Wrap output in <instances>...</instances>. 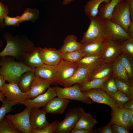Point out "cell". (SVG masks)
Returning a JSON list of instances; mask_svg holds the SVG:
<instances>
[{
	"label": "cell",
	"instance_id": "8d00e7d4",
	"mask_svg": "<svg viewBox=\"0 0 133 133\" xmlns=\"http://www.w3.org/2000/svg\"><path fill=\"white\" fill-rule=\"evenodd\" d=\"M122 53L133 58V38H131L122 41L118 42Z\"/></svg>",
	"mask_w": 133,
	"mask_h": 133
},
{
	"label": "cell",
	"instance_id": "816d5d0a",
	"mask_svg": "<svg viewBox=\"0 0 133 133\" xmlns=\"http://www.w3.org/2000/svg\"><path fill=\"white\" fill-rule=\"evenodd\" d=\"M5 100V98L3 95L2 92L0 91V101L2 103L4 102Z\"/></svg>",
	"mask_w": 133,
	"mask_h": 133
},
{
	"label": "cell",
	"instance_id": "ee69618b",
	"mask_svg": "<svg viewBox=\"0 0 133 133\" xmlns=\"http://www.w3.org/2000/svg\"><path fill=\"white\" fill-rule=\"evenodd\" d=\"M111 126L112 133H129V131L121 125L112 123Z\"/></svg>",
	"mask_w": 133,
	"mask_h": 133
},
{
	"label": "cell",
	"instance_id": "8992f818",
	"mask_svg": "<svg viewBox=\"0 0 133 133\" xmlns=\"http://www.w3.org/2000/svg\"><path fill=\"white\" fill-rule=\"evenodd\" d=\"M131 20L128 2L127 0H123L116 6L110 20L121 26L127 33Z\"/></svg>",
	"mask_w": 133,
	"mask_h": 133
},
{
	"label": "cell",
	"instance_id": "603a6c76",
	"mask_svg": "<svg viewBox=\"0 0 133 133\" xmlns=\"http://www.w3.org/2000/svg\"><path fill=\"white\" fill-rule=\"evenodd\" d=\"M76 63L79 66L85 67L93 71L103 63L101 55H95L83 57Z\"/></svg>",
	"mask_w": 133,
	"mask_h": 133
},
{
	"label": "cell",
	"instance_id": "9c48e42d",
	"mask_svg": "<svg viewBox=\"0 0 133 133\" xmlns=\"http://www.w3.org/2000/svg\"><path fill=\"white\" fill-rule=\"evenodd\" d=\"M2 92L6 99L9 101L22 104L24 101L29 99L26 93L23 92L17 83H5Z\"/></svg>",
	"mask_w": 133,
	"mask_h": 133
},
{
	"label": "cell",
	"instance_id": "30bf717a",
	"mask_svg": "<svg viewBox=\"0 0 133 133\" xmlns=\"http://www.w3.org/2000/svg\"><path fill=\"white\" fill-rule=\"evenodd\" d=\"M57 96L54 89L50 86L46 91L32 99H28L22 104L30 109L40 108L44 106L53 98Z\"/></svg>",
	"mask_w": 133,
	"mask_h": 133
},
{
	"label": "cell",
	"instance_id": "7dc6e473",
	"mask_svg": "<svg viewBox=\"0 0 133 133\" xmlns=\"http://www.w3.org/2000/svg\"><path fill=\"white\" fill-rule=\"evenodd\" d=\"M123 108L133 111V99L128 101L124 104Z\"/></svg>",
	"mask_w": 133,
	"mask_h": 133
},
{
	"label": "cell",
	"instance_id": "52a82bcc",
	"mask_svg": "<svg viewBox=\"0 0 133 133\" xmlns=\"http://www.w3.org/2000/svg\"><path fill=\"white\" fill-rule=\"evenodd\" d=\"M31 109L26 107L23 111L14 115H6L21 133H32V129L30 122L29 116Z\"/></svg>",
	"mask_w": 133,
	"mask_h": 133
},
{
	"label": "cell",
	"instance_id": "3957f363",
	"mask_svg": "<svg viewBox=\"0 0 133 133\" xmlns=\"http://www.w3.org/2000/svg\"><path fill=\"white\" fill-rule=\"evenodd\" d=\"M90 23L83 33L80 42L82 44L100 39H105L106 26L103 19L98 15L90 18Z\"/></svg>",
	"mask_w": 133,
	"mask_h": 133
},
{
	"label": "cell",
	"instance_id": "f6af8a7d",
	"mask_svg": "<svg viewBox=\"0 0 133 133\" xmlns=\"http://www.w3.org/2000/svg\"><path fill=\"white\" fill-rule=\"evenodd\" d=\"M111 125L109 123L103 126L99 127L98 131L100 133H112Z\"/></svg>",
	"mask_w": 133,
	"mask_h": 133
},
{
	"label": "cell",
	"instance_id": "5bb4252c",
	"mask_svg": "<svg viewBox=\"0 0 133 133\" xmlns=\"http://www.w3.org/2000/svg\"><path fill=\"white\" fill-rule=\"evenodd\" d=\"M106 44L101 57L103 63H112L122 53L118 42L106 40Z\"/></svg>",
	"mask_w": 133,
	"mask_h": 133
},
{
	"label": "cell",
	"instance_id": "484cf974",
	"mask_svg": "<svg viewBox=\"0 0 133 133\" xmlns=\"http://www.w3.org/2000/svg\"><path fill=\"white\" fill-rule=\"evenodd\" d=\"M97 122L90 114L84 112L81 115L74 128L91 130Z\"/></svg>",
	"mask_w": 133,
	"mask_h": 133
},
{
	"label": "cell",
	"instance_id": "f35d334b",
	"mask_svg": "<svg viewBox=\"0 0 133 133\" xmlns=\"http://www.w3.org/2000/svg\"><path fill=\"white\" fill-rule=\"evenodd\" d=\"M100 88L108 94L114 93L118 91L114 79L111 76L104 82Z\"/></svg>",
	"mask_w": 133,
	"mask_h": 133
},
{
	"label": "cell",
	"instance_id": "11a10c76",
	"mask_svg": "<svg viewBox=\"0 0 133 133\" xmlns=\"http://www.w3.org/2000/svg\"><path fill=\"white\" fill-rule=\"evenodd\" d=\"M1 60H0V64H1Z\"/></svg>",
	"mask_w": 133,
	"mask_h": 133
},
{
	"label": "cell",
	"instance_id": "f546056e",
	"mask_svg": "<svg viewBox=\"0 0 133 133\" xmlns=\"http://www.w3.org/2000/svg\"><path fill=\"white\" fill-rule=\"evenodd\" d=\"M26 65L34 69L44 64L40 56L39 48L34 49L26 58Z\"/></svg>",
	"mask_w": 133,
	"mask_h": 133
},
{
	"label": "cell",
	"instance_id": "f5cc1de1",
	"mask_svg": "<svg viewBox=\"0 0 133 133\" xmlns=\"http://www.w3.org/2000/svg\"><path fill=\"white\" fill-rule=\"evenodd\" d=\"M128 110L130 113L131 124L132 126L133 127V111Z\"/></svg>",
	"mask_w": 133,
	"mask_h": 133
},
{
	"label": "cell",
	"instance_id": "836d02e7",
	"mask_svg": "<svg viewBox=\"0 0 133 133\" xmlns=\"http://www.w3.org/2000/svg\"><path fill=\"white\" fill-rule=\"evenodd\" d=\"M108 94L116 106L120 108H123L125 103L131 100L126 95L119 91Z\"/></svg>",
	"mask_w": 133,
	"mask_h": 133
},
{
	"label": "cell",
	"instance_id": "d6a6232c",
	"mask_svg": "<svg viewBox=\"0 0 133 133\" xmlns=\"http://www.w3.org/2000/svg\"><path fill=\"white\" fill-rule=\"evenodd\" d=\"M114 79L118 91L126 95L131 99H133V85L127 82Z\"/></svg>",
	"mask_w": 133,
	"mask_h": 133
},
{
	"label": "cell",
	"instance_id": "277c9868",
	"mask_svg": "<svg viewBox=\"0 0 133 133\" xmlns=\"http://www.w3.org/2000/svg\"><path fill=\"white\" fill-rule=\"evenodd\" d=\"M52 88L59 98L80 101L87 104L93 102L81 91L78 83L64 88L55 86Z\"/></svg>",
	"mask_w": 133,
	"mask_h": 133
},
{
	"label": "cell",
	"instance_id": "4dcf8cb0",
	"mask_svg": "<svg viewBox=\"0 0 133 133\" xmlns=\"http://www.w3.org/2000/svg\"><path fill=\"white\" fill-rule=\"evenodd\" d=\"M110 76L102 79H95L86 81L79 84L80 89L82 92H84L92 89L100 88L104 82Z\"/></svg>",
	"mask_w": 133,
	"mask_h": 133
},
{
	"label": "cell",
	"instance_id": "cb8c5ba5",
	"mask_svg": "<svg viewBox=\"0 0 133 133\" xmlns=\"http://www.w3.org/2000/svg\"><path fill=\"white\" fill-rule=\"evenodd\" d=\"M122 0H110L108 2H103L99 6L98 15L103 19L110 20L116 6Z\"/></svg>",
	"mask_w": 133,
	"mask_h": 133
},
{
	"label": "cell",
	"instance_id": "4316f807",
	"mask_svg": "<svg viewBox=\"0 0 133 133\" xmlns=\"http://www.w3.org/2000/svg\"><path fill=\"white\" fill-rule=\"evenodd\" d=\"M112 70V63H103L92 72L89 80L102 79L111 76Z\"/></svg>",
	"mask_w": 133,
	"mask_h": 133
},
{
	"label": "cell",
	"instance_id": "d4e9b609",
	"mask_svg": "<svg viewBox=\"0 0 133 133\" xmlns=\"http://www.w3.org/2000/svg\"><path fill=\"white\" fill-rule=\"evenodd\" d=\"M112 72L111 76L114 78L131 83L126 70L118 57L112 63Z\"/></svg>",
	"mask_w": 133,
	"mask_h": 133
},
{
	"label": "cell",
	"instance_id": "e0dca14e",
	"mask_svg": "<svg viewBox=\"0 0 133 133\" xmlns=\"http://www.w3.org/2000/svg\"><path fill=\"white\" fill-rule=\"evenodd\" d=\"M40 54L45 64L57 66L63 59L59 50L52 48H39Z\"/></svg>",
	"mask_w": 133,
	"mask_h": 133
},
{
	"label": "cell",
	"instance_id": "d590c367",
	"mask_svg": "<svg viewBox=\"0 0 133 133\" xmlns=\"http://www.w3.org/2000/svg\"><path fill=\"white\" fill-rule=\"evenodd\" d=\"M39 10L35 8H25L22 14L20 16L21 21H30L34 22L37 19Z\"/></svg>",
	"mask_w": 133,
	"mask_h": 133
},
{
	"label": "cell",
	"instance_id": "6da1fadb",
	"mask_svg": "<svg viewBox=\"0 0 133 133\" xmlns=\"http://www.w3.org/2000/svg\"><path fill=\"white\" fill-rule=\"evenodd\" d=\"M0 74L9 83H17L22 75L25 72L33 70V69L19 62L1 60Z\"/></svg>",
	"mask_w": 133,
	"mask_h": 133
},
{
	"label": "cell",
	"instance_id": "74e56055",
	"mask_svg": "<svg viewBox=\"0 0 133 133\" xmlns=\"http://www.w3.org/2000/svg\"><path fill=\"white\" fill-rule=\"evenodd\" d=\"M61 54L64 60L73 63L78 62L83 57L82 50L65 54L61 53Z\"/></svg>",
	"mask_w": 133,
	"mask_h": 133
},
{
	"label": "cell",
	"instance_id": "7a4b0ae2",
	"mask_svg": "<svg viewBox=\"0 0 133 133\" xmlns=\"http://www.w3.org/2000/svg\"><path fill=\"white\" fill-rule=\"evenodd\" d=\"M3 37L6 41V44L0 52V57L11 56L17 58L22 50L33 48L32 42L27 40H22L19 36H13L7 33L3 34Z\"/></svg>",
	"mask_w": 133,
	"mask_h": 133
},
{
	"label": "cell",
	"instance_id": "2e32d148",
	"mask_svg": "<svg viewBox=\"0 0 133 133\" xmlns=\"http://www.w3.org/2000/svg\"><path fill=\"white\" fill-rule=\"evenodd\" d=\"M33 71L35 75L47 80L51 85L58 84L57 78V66L44 64L34 68Z\"/></svg>",
	"mask_w": 133,
	"mask_h": 133
},
{
	"label": "cell",
	"instance_id": "8fae6325",
	"mask_svg": "<svg viewBox=\"0 0 133 133\" xmlns=\"http://www.w3.org/2000/svg\"><path fill=\"white\" fill-rule=\"evenodd\" d=\"M111 118L109 123L123 126L129 131L133 127L131 123L130 113L128 109L116 107L111 108Z\"/></svg>",
	"mask_w": 133,
	"mask_h": 133
},
{
	"label": "cell",
	"instance_id": "7402d4cb",
	"mask_svg": "<svg viewBox=\"0 0 133 133\" xmlns=\"http://www.w3.org/2000/svg\"><path fill=\"white\" fill-rule=\"evenodd\" d=\"M78 38L74 35H68L64 41L63 44L59 50L62 54H65L81 50L82 44L77 42Z\"/></svg>",
	"mask_w": 133,
	"mask_h": 133
},
{
	"label": "cell",
	"instance_id": "60d3db41",
	"mask_svg": "<svg viewBox=\"0 0 133 133\" xmlns=\"http://www.w3.org/2000/svg\"><path fill=\"white\" fill-rule=\"evenodd\" d=\"M5 25L18 27L20 24L22 23L20 16H17L15 17H11L7 15L4 18Z\"/></svg>",
	"mask_w": 133,
	"mask_h": 133
},
{
	"label": "cell",
	"instance_id": "ac0fdd59",
	"mask_svg": "<svg viewBox=\"0 0 133 133\" xmlns=\"http://www.w3.org/2000/svg\"><path fill=\"white\" fill-rule=\"evenodd\" d=\"M106 40L104 39H100L86 43L82 44V50L83 57L101 55L105 48Z\"/></svg>",
	"mask_w": 133,
	"mask_h": 133
},
{
	"label": "cell",
	"instance_id": "db71d44e",
	"mask_svg": "<svg viewBox=\"0 0 133 133\" xmlns=\"http://www.w3.org/2000/svg\"><path fill=\"white\" fill-rule=\"evenodd\" d=\"M74 0H63V5H66L69 4Z\"/></svg>",
	"mask_w": 133,
	"mask_h": 133
},
{
	"label": "cell",
	"instance_id": "7c38bea8",
	"mask_svg": "<svg viewBox=\"0 0 133 133\" xmlns=\"http://www.w3.org/2000/svg\"><path fill=\"white\" fill-rule=\"evenodd\" d=\"M79 67L76 63L62 59L57 66V78L58 84L62 85L66 81L73 76Z\"/></svg>",
	"mask_w": 133,
	"mask_h": 133
},
{
	"label": "cell",
	"instance_id": "7bdbcfd3",
	"mask_svg": "<svg viewBox=\"0 0 133 133\" xmlns=\"http://www.w3.org/2000/svg\"><path fill=\"white\" fill-rule=\"evenodd\" d=\"M9 12L7 6L0 1V27L2 29L4 28V18L5 16L8 15Z\"/></svg>",
	"mask_w": 133,
	"mask_h": 133
},
{
	"label": "cell",
	"instance_id": "b9f144b4",
	"mask_svg": "<svg viewBox=\"0 0 133 133\" xmlns=\"http://www.w3.org/2000/svg\"><path fill=\"white\" fill-rule=\"evenodd\" d=\"M59 122L55 121L44 128L39 130L32 129V133H53Z\"/></svg>",
	"mask_w": 133,
	"mask_h": 133
},
{
	"label": "cell",
	"instance_id": "ab89813d",
	"mask_svg": "<svg viewBox=\"0 0 133 133\" xmlns=\"http://www.w3.org/2000/svg\"><path fill=\"white\" fill-rule=\"evenodd\" d=\"M2 104L0 108V122L3 119L7 113L11 111L13 106L18 105L16 102L9 101L6 99Z\"/></svg>",
	"mask_w": 133,
	"mask_h": 133
},
{
	"label": "cell",
	"instance_id": "ffe728a7",
	"mask_svg": "<svg viewBox=\"0 0 133 133\" xmlns=\"http://www.w3.org/2000/svg\"><path fill=\"white\" fill-rule=\"evenodd\" d=\"M51 85L47 80L35 76L30 89L26 93L29 99L33 98L46 92Z\"/></svg>",
	"mask_w": 133,
	"mask_h": 133
},
{
	"label": "cell",
	"instance_id": "e575fe53",
	"mask_svg": "<svg viewBox=\"0 0 133 133\" xmlns=\"http://www.w3.org/2000/svg\"><path fill=\"white\" fill-rule=\"evenodd\" d=\"M8 118L4 117L0 122V133H20Z\"/></svg>",
	"mask_w": 133,
	"mask_h": 133
},
{
	"label": "cell",
	"instance_id": "bcb514c9",
	"mask_svg": "<svg viewBox=\"0 0 133 133\" xmlns=\"http://www.w3.org/2000/svg\"><path fill=\"white\" fill-rule=\"evenodd\" d=\"M96 133L95 130L92 129L87 130L83 129L74 128L70 131V133Z\"/></svg>",
	"mask_w": 133,
	"mask_h": 133
},
{
	"label": "cell",
	"instance_id": "44dd1931",
	"mask_svg": "<svg viewBox=\"0 0 133 133\" xmlns=\"http://www.w3.org/2000/svg\"><path fill=\"white\" fill-rule=\"evenodd\" d=\"M92 72L91 70L86 67L79 66L77 70L73 76L66 81L62 85L64 87H69L75 84H79L89 80Z\"/></svg>",
	"mask_w": 133,
	"mask_h": 133
},
{
	"label": "cell",
	"instance_id": "f1b7e54d",
	"mask_svg": "<svg viewBox=\"0 0 133 133\" xmlns=\"http://www.w3.org/2000/svg\"><path fill=\"white\" fill-rule=\"evenodd\" d=\"M35 76L33 70L26 72L22 75L17 84L23 92L26 93L29 90Z\"/></svg>",
	"mask_w": 133,
	"mask_h": 133
},
{
	"label": "cell",
	"instance_id": "1f68e13d",
	"mask_svg": "<svg viewBox=\"0 0 133 133\" xmlns=\"http://www.w3.org/2000/svg\"><path fill=\"white\" fill-rule=\"evenodd\" d=\"M118 57L126 70L130 83L133 85V59L128 55L123 53L119 55Z\"/></svg>",
	"mask_w": 133,
	"mask_h": 133
},
{
	"label": "cell",
	"instance_id": "ba28073f",
	"mask_svg": "<svg viewBox=\"0 0 133 133\" xmlns=\"http://www.w3.org/2000/svg\"><path fill=\"white\" fill-rule=\"evenodd\" d=\"M104 20L106 26L105 36L106 40L119 42L132 38L119 25L109 20Z\"/></svg>",
	"mask_w": 133,
	"mask_h": 133
},
{
	"label": "cell",
	"instance_id": "f907efd6",
	"mask_svg": "<svg viewBox=\"0 0 133 133\" xmlns=\"http://www.w3.org/2000/svg\"><path fill=\"white\" fill-rule=\"evenodd\" d=\"M6 80L3 76L0 74V91L2 92L3 87L5 83Z\"/></svg>",
	"mask_w": 133,
	"mask_h": 133
},
{
	"label": "cell",
	"instance_id": "83f0119b",
	"mask_svg": "<svg viewBox=\"0 0 133 133\" xmlns=\"http://www.w3.org/2000/svg\"><path fill=\"white\" fill-rule=\"evenodd\" d=\"M110 0H89L84 7L85 15L89 18L97 15L99 6L103 2H108Z\"/></svg>",
	"mask_w": 133,
	"mask_h": 133
},
{
	"label": "cell",
	"instance_id": "d6986e66",
	"mask_svg": "<svg viewBox=\"0 0 133 133\" xmlns=\"http://www.w3.org/2000/svg\"><path fill=\"white\" fill-rule=\"evenodd\" d=\"M70 100L55 97L50 100L42 109L47 113L62 114L68 106Z\"/></svg>",
	"mask_w": 133,
	"mask_h": 133
},
{
	"label": "cell",
	"instance_id": "5b68a950",
	"mask_svg": "<svg viewBox=\"0 0 133 133\" xmlns=\"http://www.w3.org/2000/svg\"><path fill=\"white\" fill-rule=\"evenodd\" d=\"M84 111L79 107L72 108L66 113L63 120L59 122L54 133H69L75 126Z\"/></svg>",
	"mask_w": 133,
	"mask_h": 133
},
{
	"label": "cell",
	"instance_id": "c3c4849f",
	"mask_svg": "<svg viewBox=\"0 0 133 133\" xmlns=\"http://www.w3.org/2000/svg\"><path fill=\"white\" fill-rule=\"evenodd\" d=\"M127 32L131 37L133 38V20H131L128 26Z\"/></svg>",
	"mask_w": 133,
	"mask_h": 133
},
{
	"label": "cell",
	"instance_id": "681fc988",
	"mask_svg": "<svg viewBox=\"0 0 133 133\" xmlns=\"http://www.w3.org/2000/svg\"><path fill=\"white\" fill-rule=\"evenodd\" d=\"M127 0L129 4L131 19L133 20V0Z\"/></svg>",
	"mask_w": 133,
	"mask_h": 133
},
{
	"label": "cell",
	"instance_id": "4fadbf2b",
	"mask_svg": "<svg viewBox=\"0 0 133 133\" xmlns=\"http://www.w3.org/2000/svg\"><path fill=\"white\" fill-rule=\"evenodd\" d=\"M47 114L44 111L40 110V108L31 109L29 120L32 129H41L50 124L46 119Z\"/></svg>",
	"mask_w": 133,
	"mask_h": 133
},
{
	"label": "cell",
	"instance_id": "9a60e30c",
	"mask_svg": "<svg viewBox=\"0 0 133 133\" xmlns=\"http://www.w3.org/2000/svg\"><path fill=\"white\" fill-rule=\"evenodd\" d=\"M82 92L92 102L107 105L111 108L117 107L111 99L108 94L100 88L92 89Z\"/></svg>",
	"mask_w": 133,
	"mask_h": 133
}]
</instances>
